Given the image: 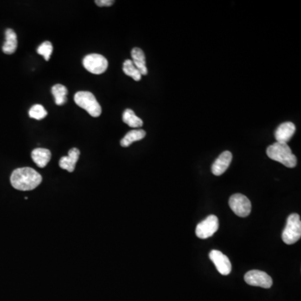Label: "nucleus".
<instances>
[{
    "label": "nucleus",
    "mask_w": 301,
    "mask_h": 301,
    "mask_svg": "<svg viewBox=\"0 0 301 301\" xmlns=\"http://www.w3.org/2000/svg\"><path fill=\"white\" fill-rule=\"evenodd\" d=\"M83 66L92 74L100 75L107 70L108 61L101 54H91L84 58Z\"/></svg>",
    "instance_id": "6"
},
{
    "label": "nucleus",
    "mask_w": 301,
    "mask_h": 301,
    "mask_svg": "<svg viewBox=\"0 0 301 301\" xmlns=\"http://www.w3.org/2000/svg\"><path fill=\"white\" fill-rule=\"evenodd\" d=\"M296 125L294 123H282L275 132L276 141L280 143H287L292 138L293 135L296 132Z\"/></svg>",
    "instance_id": "11"
},
{
    "label": "nucleus",
    "mask_w": 301,
    "mask_h": 301,
    "mask_svg": "<svg viewBox=\"0 0 301 301\" xmlns=\"http://www.w3.org/2000/svg\"><path fill=\"white\" fill-rule=\"evenodd\" d=\"M123 121L130 127L138 128L143 125L142 120L137 117L136 114L134 113V111L131 109H126L123 112Z\"/></svg>",
    "instance_id": "18"
},
{
    "label": "nucleus",
    "mask_w": 301,
    "mask_h": 301,
    "mask_svg": "<svg viewBox=\"0 0 301 301\" xmlns=\"http://www.w3.org/2000/svg\"><path fill=\"white\" fill-rule=\"evenodd\" d=\"M301 221L298 213H292L288 217L286 227L282 233V240L286 245H294L301 239Z\"/></svg>",
    "instance_id": "4"
},
{
    "label": "nucleus",
    "mask_w": 301,
    "mask_h": 301,
    "mask_svg": "<svg viewBox=\"0 0 301 301\" xmlns=\"http://www.w3.org/2000/svg\"><path fill=\"white\" fill-rule=\"evenodd\" d=\"M52 95L54 96V100L56 105H62L66 102L67 100V88L65 85H60V84H56L54 85L51 89Z\"/></svg>",
    "instance_id": "17"
},
{
    "label": "nucleus",
    "mask_w": 301,
    "mask_h": 301,
    "mask_svg": "<svg viewBox=\"0 0 301 301\" xmlns=\"http://www.w3.org/2000/svg\"><path fill=\"white\" fill-rule=\"evenodd\" d=\"M32 159L39 168H45L51 158L50 150L46 148H36L32 151Z\"/></svg>",
    "instance_id": "13"
},
{
    "label": "nucleus",
    "mask_w": 301,
    "mask_h": 301,
    "mask_svg": "<svg viewBox=\"0 0 301 301\" xmlns=\"http://www.w3.org/2000/svg\"><path fill=\"white\" fill-rule=\"evenodd\" d=\"M123 71L126 75L131 77L134 80L139 81L142 79V75L139 71L134 66L132 60H125L123 63Z\"/></svg>",
    "instance_id": "19"
},
{
    "label": "nucleus",
    "mask_w": 301,
    "mask_h": 301,
    "mask_svg": "<svg viewBox=\"0 0 301 301\" xmlns=\"http://www.w3.org/2000/svg\"><path fill=\"white\" fill-rule=\"evenodd\" d=\"M146 137V131L144 130H131L126 133L125 137L121 141V146L123 148H127L133 142L142 140Z\"/></svg>",
    "instance_id": "16"
},
{
    "label": "nucleus",
    "mask_w": 301,
    "mask_h": 301,
    "mask_svg": "<svg viewBox=\"0 0 301 301\" xmlns=\"http://www.w3.org/2000/svg\"><path fill=\"white\" fill-rule=\"evenodd\" d=\"M266 153L270 159L280 162L287 168H295L297 164V158L287 143L276 142L267 148Z\"/></svg>",
    "instance_id": "2"
},
{
    "label": "nucleus",
    "mask_w": 301,
    "mask_h": 301,
    "mask_svg": "<svg viewBox=\"0 0 301 301\" xmlns=\"http://www.w3.org/2000/svg\"><path fill=\"white\" fill-rule=\"evenodd\" d=\"M80 150L77 148H71L68 151V156H63L59 162L60 168L68 171L69 173L74 172L76 162L79 160L80 156Z\"/></svg>",
    "instance_id": "12"
},
{
    "label": "nucleus",
    "mask_w": 301,
    "mask_h": 301,
    "mask_svg": "<svg viewBox=\"0 0 301 301\" xmlns=\"http://www.w3.org/2000/svg\"><path fill=\"white\" fill-rule=\"evenodd\" d=\"M10 182L17 190L30 191L42 182V176L31 168H18L11 174Z\"/></svg>",
    "instance_id": "1"
},
{
    "label": "nucleus",
    "mask_w": 301,
    "mask_h": 301,
    "mask_svg": "<svg viewBox=\"0 0 301 301\" xmlns=\"http://www.w3.org/2000/svg\"><path fill=\"white\" fill-rule=\"evenodd\" d=\"M209 258L222 276H227L231 273L232 264L225 253H222L219 250H212L209 253Z\"/></svg>",
    "instance_id": "9"
},
{
    "label": "nucleus",
    "mask_w": 301,
    "mask_h": 301,
    "mask_svg": "<svg viewBox=\"0 0 301 301\" xmlns=\"http://www.w3.org/2000/svg\"><path fill=\"white\" fill-rule=\"evenodd\" d=\"M28 116L35 120H42L47 116V111L45 107L40 104L33 105L28 111Z\"/></svg>",
    "instance_id": "20"
},
{
    "label": "nucleus",
    "mask_w": 301,
    "mask_h": 301,
    "mask_svg": "<svg viewBox=\"0 0 301 301\" xmlns=\"http://www.w3.org/2000/svg\"><path fill=\"white\" fill-rule=\"evenodd\" d=\"M131 57L134 66H136V68L139 71L142 76L147 75L148 68L146 66V57L144 52L140 48H134L131 50Z\"/></svg>",
    "instance_id": "14"
},
{
    "label": "nucleus",
    "mask_w": 301,
    "mask_h": 301,
    "mask_svg": "<svg viewBox=\"0 0 301 301\" xmlns=\"http://www.w3.org/2000/svg\"><path fill=\"white\" fill-rule=\"evenodd\" d=\"M233 159V155L230 151L225 150L220 156L215 160L212 165V173L215 176H221L222 174H225L229 167Z\"/></svg>",
    "instance_id": "10"
},
{
    "label": "nucleus",
    "mask_w": 301,
    "mask_h": 301,
    "mask_svg": "<svg viewBox=\"0 0 301 301\" xmlns=\"http://www.w3.org/2000/svg\"><path fill=\"white\" fill-rule=\"evenodd\" d=\"M77 105L87 111L92 117H98L101 114V106L97 101L94 95L89 91H78L74 97Z\"/></svg>",
    "instance_id": "3"
},
{
    "label": "nucleus",
    "mask_w": 301,
    "mask_h": 301,
    "mask_svg": "<svg viewBox=\"0 0 301 301\" xmlns=\"http://www.w3.org/2000/svg\"><path fill=\"white\" fill-rule=\"evenodd\" d=\"M95 3L100 7H108V6L112 5L115 3V1L113 0H97L95 1Z\"/></svg>",
    "instance_id": "22"
},
{
    "label": "nucleus",
    "mask_w": 301,
    "mask_h": 301,
    "mask_svg": "<svg viewBox=\"0 0 301 301\" xmlns=\"http://www.w3.org/2000/svg\"><path fill=\"white\" fill-rule=\"evenodd\" d=\"M219 227V219L215 215H209L207 219L197 225V237H199V239H208L216 233Z\"/></svg>",
    "instance_id": "8"
},
{
    "label": "nucleus",
    "mask_w": 301,
    "mask_h": 301,
    "mask_svg": "<svg viewBox=\"0 0 301 301\" xmlns=\"http://www.w3.org/2000/svg\"><path fill=\"white\" fill-rule=\"evenodd\" d=\"M228 204L237 216L246 218L250 215L252 205L250 199L241 193H236L230 197Z\"/></svg>",
    "instance_id": "5"
},
{
    "label": "nucleus",
    "mask_w": 301,
    "mask_h": 301,
    "mask_svg": "<svg viewBox=\"0 0 301 301\" xmlns=\"http://www.w3.org/2000/svg\"><path fill=\"white\" fill-rule=\"evenodd\" d=\"M5 40L3 46V53L6 54H14L18 47L17 34L11 28H8L5 31Z\"/></svg>",
    "instance_id": "15"
},
{
    "label": "nucleus",
    "mask_w": 301,
    "mask_h": 301,
    "mask_svg": "<svg viewBox=\"0 0 301 301\" xmlns=\"http://www.w3.org/2000/svg\"><path fill=\"white\" fill-rule=\"evenodd\" d=\"M245 280L251 286L270 289L273 285V280L267 273L260 270H250L245 274Z\"/></svg>",
    "instance_id": "7"
},
{
    "label": "nucleus",
    "mask_w": 301,
    "mask_h": 301,
    "mask_svg": "<svg viewBox=\"0 0 301 301\" xmlns=\"http://www.w3.org/2000/svg\"><path fill=\"white\" fill-rule=\"evenodd\" d=\"M52 52H53V46L50 41L42 43L37 49L38 54L44 56L46 61H49L50 59Z\"/></svg>",
    "instance_id": "21"
}]
</instances>
